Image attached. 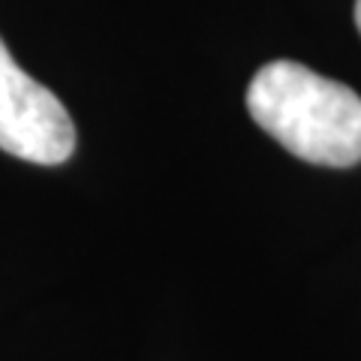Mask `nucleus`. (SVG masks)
Segmentation results:
<instances>
[{"label":"nucleus","mask_w":361,"mask_h":361,"mask_svg":"<svg viewBox=\"0 0 361 361\" xmlns=\"http://www.w3.org/2000/svg\"><path fill=\"white\" fill-rule=\"evenodd\" d=\"M247 111L277 145L316 166L361 160V97L295 61L265 63L247 87Z\"/></svg>","instance_id":"obj_1"},{"label":"nucleus","mask_w":361,"mask_h":361,"mask_svg":"<svg viewBox=\"0 0 361 361\" xmlns=\"http://www.w3.org/2000/svg\"><path fill=\"white\" fill-rule=\"evenodd\" d=\"M0 151L37 166H61L75 151L70 111L21 70L0 39Z\"/></svg>","instance_id":"obj_2"},{"label":"nucleus","mask_w":361,"mask_h":361,"mask_svg":"<svg viewBox=\"0 0 361 361\" xmlns=\"http://www.w3.org/2000/svg\"><path fill=\"white\" fill-rule=\"evenodd\" d=\"M355 27L361 33V0H355Z\"/></svg>","instance_id":"obj_3"}]
</instances>
